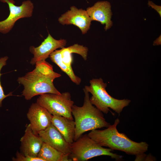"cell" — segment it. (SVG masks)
<instances>
[{
	"mask_svg": "<svg viewBox=\"0 0 161 161\" xmlns=\"http://www.w3.org/2000/svg\"><path fill=\"white\" fill-rule=\"evenodd\" d=\"M35 65L33 70L17 80L18 83L24 86L22 95L25 99L30 100L35 96L46 93L61 94L53 82L61 75L55 72L52 66L45 60L38 62Z\"/></svg>",
	"mask_w": 161,
	"mask_h": 161,
	"instance_id": "obj_1",
	"label": "cell"
},
{
	"mask_svg": "<svg viewBox=\"0 0 161 161\" xmlns=\"http://www.w3.org/2000/svg\"><path fill=\"white\" fill-rule=\"evenodd\" d=\"M120 123L116 119L114 123L103 130L91 131L88 136L101 146L117 150L131 155L137 156L147 151L148 145L145 142L137 143L129 138L124 134L118 132L117 126Z\"/></svg>",
	"mask_w": 161,
	"mask_h": 161,
	"instance_id": "obj_2",
	"label": "cell"
},
{
	"mask_svg": "<svg viewBox=\"0 0 161 161\" xmlns=\"http://www.w3.org/2000/svg\"><path fill=\"white\" fill-rule=\"evenodd\" d=\"M83 105H74L72 114L75 119V132L74 141L78 139L85 132L103 127H108L110 124L106 121L102 112L91 103L89 93L84 88Z\"/></svg>",
	"mask_w": 161,
	"mask_h": 161,
	"instance_id": "obj_3",
	"label": "cell"
},
{
	"mask_svg": "<svg viewBox=\"0 0 161 161\" xmlns=\"http://www.w3.org/2000/svg\"><path fill=\"white\" fill-rule=\"evenodd\" d=\"M89 86H85L84 88L92 94L90 97L92 104L102 112L107 114L110 108L120 114L123 109L129 105L131 102L127 99L119 100L110 96L106 88V83L101 78H93L89 81Z\"/></svg>",
	"mask_w": 161,
	"mask_h": 161,
	"instance_id": "obj_4",
	"label": "cell"
},
{
	"mask_svg": "<svg viewBox=\"0 0 161 161\" xmlns=\"http://www.w3.org/2000/svg\"><path fill=\"white\" fill-rule=\"evenodd\" d=\"M69 157L72 161H87L102 155L110 156L116 160H120L122 157L121 155L113 153L111 148L99 145L87 134L81 136L71 143Z\"/></svg>",
	"mask_w": 161,
	"mask_h": 161,
	"instance_id": "obj_5",
	"label": "cell"
},
{
	"mask_svg": "<svg viewBox=\"0 0 161 161\" xmlns=\"http://www.w3.org/2000/svg\"><path fill=\"white\" fill-rule=\"evenodd\" d=\"M36 102L45 108L52 115L62 116L73 120L72 111L74 102L68 92L60 95L44 94L40 95Z\"/></svg>",
	"mask_w": 161,
	"mask_h": 161,
	"instance_id": "obj_6",
	"label": "cell"
},
{
	"mask_svg": "<svg viewBox=\"0 0 161 161\" xmlns=\"http://www.w3.org/2000/svg\"><path fill=\"white\" fill-rule=\"evenodd\" d=\"M8 5L10 13L5 20L0 21V32L6 34L9 32L13 27L16 22L18 19L31 17L32 14L34 5L30 0L23 1L21 5H15L13 0H0Z\"/></svg>",
	"mask_w": 161,
	"mask_h": 161,
	"instance_id": "obj_7",
	"label": "cell"
},
{
	"mask_svg": "<svg viewBox=\"0 0 161 161\" xmlns=\"http://www.w3.org/2000/svg\"><path fill=\"white\" fill-rule=\"evenodd\" d=\"M27 116L32 132L36 135H38L39 131L44 130L52 123V115L36 102L31 105Z\"/></svg>",
	"mask_w": 161,
	"mask_h": 161,
	"instance_id": "obj_8",
	"label": "cell"
},
{
	"mask_svg": "<svg viewBox=\"0 0 161 161\" xmlns=\"http://www.w3.org/2000/svg\"><path fill=\"white\" fill-rule=\"evenodd\" d=\"M58 21L62 25L73 24L76 26L84 34L89 29L92 20L86 10L72 6L70 10L59 18Z\"/></svg>",
	"mask_w": 161,
	"mask_h": 161,
	"instance_id": "obj_9",
	"label": "cell"
},
{
	"mask_svg": "<svg viewBox=\"0 0 161 161\" xmlns=\"http://www.w3.org/2000/svg\"><path fill=\"white\" fill-rule=\"evenodd\" d=\"M66 43V40L64 39H55L49 33L47 37L39 46L30 47V51L33 55L30 64L34 65L38 62L45 60L56 49L64 47Z\"/></svg>",
	"mask_w": 161,
	"mask_h": 161,
	"instance_id": "obj_10",
	"label": "cell"
},
{
	"mask_svg": "<svg viewBox=\"0 0 161 161\" xmlns=\"http://www.w3.org/2000/svg\"><path fill=\"white\" fill-rule=\"evenodd\" d=\"M38 134L43 143L61 152L70 154V144L52 123L44 130L39 131Z\"/></svg>",
	"mask_w": 161,
	"mask_h": 161,
	"instance_id": "obj_11",
	"label": "cell"
},
{
	"mask_svg": "<svg viewBox=\"0 0 161 161\" xmlns=\"http://www.w3.org/2000/svg\"><path fill=\"white\" fill-rule=\"evenodd\" d=\"M86 11L92 21L100 22L105 24L104 30L107 31L113 25L111 20L112 15L111 5L107 1H98L91 7H88Z\"/></svg>",
	"mask_w": 161,
	"mask_h": 161,
	"instance_id": "obj_12",
	"label": "cell"
},
{
	"mask_svg": "<svg viewBox=\"0 0 161 161\" xmlns=\"http://www.w3.org/2000/svg\"><path fill=\"white\" fill-rule=\"evenodd\" d=\"M26 126L24 134L20 140V152L25 156L37 157L43 142L38 135L33 133L29 124Z\"/></svg>",
	"mask_w": 161,
	"mask_h": 161,
	"instance_id": "obj_13",
	"label": "cell"
},
{
	"mask_svg": "<svg viewBox=\"0 0 161 161\" xmlns=\"http://www.w3.org/2000/svg\"><path fill=\"white\" fill-rule=\"evenodd\" d=\"M52 123L62 134L66 141L71 144L74 141L75 123L73 120L58 115H52Z\"/></svg>",
	"mask_w": 161,
	"mask_h": 161,
	"instance_id": "obj_14",
	"label": "cell"
},
{
	"mask_svg": "<svg viewBox=\"0 0 161 161\" xmlns=\"http://www.w3.org/2000/svg\"><path fill=\"white\" fill-rule=\"evenodd\" d=\"M69 154L61 152L43 143L37 157L44 161H72Z\"/></svg>",
	"mask_w": 161,
	"mask_h": 161,
	"instance_id": "obj_15",
	"label": "cell"
},
{
	"mask_svg": "<svg viewBox=\"0 0 161 161\" xmlns=\"http://www.w3.org/2000/svg\"><path fill=\"white\" fill-rule=\"evenodd\" d=\"M49 57L52 61L57 65L66 74L74 83L77 85L80 84L81 82V78L75 74L72 67L69 66L62 62L60 49L54 51L50 55Z\"/></svg>",
	"mask_w": 161,
	"mask_h": 161,
	"instance_id": "obj_16",
	"label": "cell"
},
{
	"mask_svg": "<svg viewBox=\"0 0 161 161\" xmlns=\"http://www.w3.org/2000/svg\"><path fill=\"white\" fill-rule=\"evenodd\" d=\"M8 58V57L7 56L0 58V108L2 106V102L4 99L8 97L13 95L12 94V92H10L7 95L4 94L0 81V77L3 74L1 73V69L4 66L6 65L7 61Z\"/></svg>",
	"mask_w": 161,
	"mask_h": 161,
	"instance_id": "obj_17",
	"label": "cell"
},
{
	"mask_svg": "<svg viewBox=\"0 0 161 161\" xmlns=\"http://www.w3.org/2000/svg\"><path fill=\"white\" fill-rule=\"evenodd\" d=\"M12 160L13 161H44L43 159L38 157L25 156L18 151L16 153V157H13Z\"/></svg>",
	"mask_w": 161,
	"mask_h": 161,
	"instance_id": "obj_18",
	"label": "cell"
},
{
	"mask_svg": "<svg viewBox=\"0 0 161 161\" xmlns=\"http://www.w3.org/2000/svg\"><path fill=\"white\" fill-rule=\"evenodd\" d=\"M148 6H150L152 8L154 9L156 11L159 15L161 16V6L157 5L155 4L151 1H148Z\"/></svg>",
	"mask_w": 161,
	"mask_h": 161,
	"instance_id": "obj_19",
	"label": "cell"
},
{
	"mask_svg": "<svg viewBox=\"0 0 161 161\" xmlns=\"http://www.w3.org/2000/svg\"><path fill=\"white\" fill-rule=\"evenodd\" d=\"M161 35L154 41L153 43V45H161Z\"/></svg>",
	"mask_w": 161,
	"mask_h": 161,
	"instance_id": "obj_20",
	"label": "cell"
}]
</instances>
